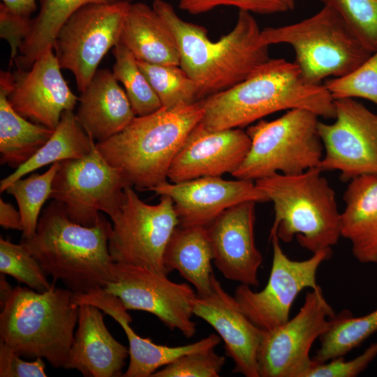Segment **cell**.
<instances>
[{
  "instance_id": "cell-1",
  "label": "cell",
  "mask_w": 377,
  "mask_h": 377,
  "mask_svg": "<svg viewBox=\"0 0 377 377\" xmlns=\"http://www.w3.org/2000/svg\"><path fill=\"white\" fill-rule=\"evenodd\" d=\"M151 7L172 32L179 66L199 85L201 100L244 81L270 59L250 12L239 10L234 28L212 41L204 27L182 20L167 1L154 0Z\"/></svg>"
},
{
  "instance_id": "cell-2",
  "label": "cell",
  "mask_w": 377,
  "mask_h": 377,
  "mask_svg": "<svg viewBox=\"0 0 377 377\" xmlns=\"http://www.w3.org/2000/svg\"><path fill=\"white\" fill-rule=\"evenodd\" d=\"M200 123L211 131L242 128L272 113L305 109L334 119V100L324 84H311L293 62L269 59L244 81L199 101Z\"/></svg>"
},
{
  "instance_id": "cell-3",
  "label": "cell",
  "mask_w": 377,
  "mask_h": 377,
  "mask_svg": "<svg viewBox=\"0 0 377 377\" xmlns=\"http://www.w3.org/2000/svg\"><path fill=\"white\" fill-rule=\"evenodd\" d=\"M112 224L101 214L96 225L72 221L62 203L53 200L42 212L35 235L21 244L54 282L75 293L104 288L115 280L108 249Z\"/></svg>"
},
{
  "instance_id": "cell-4",
  "label": "cell",
  "mask_w": 377,
  "mask_h": 377,
  "mask_svg": "<svg viewBox=\"0 0 377 377\" xmlns=\"http://www.w3.org/2000/svg\"><path fill=\"white\" fill-rule=\"evenodd\" d=\"M0 281L1 341L20 355L45 358L53 367L64 368L78 321L75 293L54 285L44 293L12 288L3 274Z\"/></svg>"
},
{
  "instance_id": "cell-5",
  "label": "cell",
  "mask_w": 377,
  "mask_h": 377,
  "mask_svg": "<svg viewBox=\"0 0 377 377\" xmlns=\"http://www.w3.org/2000/svg\"><path fill=\"white\" fill-rule=\"evenodd\" d=\"M202 117L199 102L172 109L162 107L135 116L122 131L96 145L131 186L150 191L167 181L175 155Z\"/></svg>"
},
{
  "instance_id": "cell-6",
  "label": "cell",
  "mask_w": 377,
  "mask_h": 377,
  "mask_svg": "<svg viewBox=\"0 0 377 377\" xmlns=\"http://www.w3.org/2000/svg\"><path fill=\"white\" fill-rule=\"evenodd\" d=\"M318 168L297 175L276 173L255 181L273 203L269 236L290 242L294 237L312 253L332 249L341 236L336 194Z\"/></svg>"
},
{
  "instance_id": "cell-7",
  "label": "cell",
  "mask_w": 377,
  "mask_h": 377,
  "mask_svg": "<svg viewBox=\"0 0 377 377\" xmlns=\"http://www.w3.org/2000/svg\"><path fill=\"white\" fill-rule=\"evenodd\" d=\"M263 44L290 45L295 61L304 80L320 84L329 76H344L372 54L332 8L323 7L300 22L266 27L260 36Z\"/></svg>"
},
{
  "instance_id": "cell-8",
  "label": "cell",
  "mask_w": 377,
  "mask_h": 377,
  "mask_svg": "<svg viewBox=\"0 0 377 377\" xmlns=\"http://www.w3.org/2000/svg\"><path fill=\"white\" fill-rule=\"evenodd\" d=\"M318 117L305 109H292L274 120H260L248 127L251 147L232 175L255 182L276 173L297 175L317 168L324 154Z\"/></svg>"
},
{
  "instance_id": "cell-9",
  "label": "cell",
  "mask_w": 377,
  "mask_h": 377,
  "mask_svg": "<svg viewBox=\"0 0 377 377\" xmlns=\"http://www.w3.org/2000/svg\"><path fill=\"white\" fill-rule=\"evenodd\" d=\"M112 221L108 240L114 263L140 267L167 274L163 254L167 244L179 226L172 200L161 195L157 205L143 202L128 185L124 191Z\"/></svg>"
},
{
  "instance_id": "cell-10",
  "label": "cell",
  "mask_w": 377,
  "mask_h": 377,
  "mask_svg": "<svg viewBox=\"0 0 377 377\" xmlns=\"http://www.w3.org/2000/svg\"><path fill=\"white\" fill-rule=\"evenodd\" d=\"M128 185L95 144L85 156L60 162L50 198L63 204L72 221L91 227L99 220L101 212L110 216L117 210Z\"/></svg>"
},
{
  "instance_id": "cell-11",
  "label": "cell",
  "mask_w": 377,
  "mask_h": 377,
  "mask_svg": "<svg viewBox=\"0 0 377 377\" xmlns=\"http://www.w3.org/2000/svg\"><path fill=\"white\" fill-rule=\"evenodd\" d=\"M131 3L83 6L73 13L58 31L54 52L61 68L73 73L80 92L89 84L106 53L119 42Z\"/></svg>"
},
{
  "instance_id": "cell-12",
  "label": "cell",
  "mask_w": 377,
  "mask_h": 377,
  "mask_svg": "<svg viewBox=\"0 0 377 377\" xmlns=\"http://www.w3.org/2000/svg\"><path fill=\"white\" fill-rule=\"evenodd\" d=\"M335 316L319 286L308 291L293 318L265 331L257 356L260 377H304L316 364L310 357L312 345Z\"/></svg>"
},
{
  "instance_id": "cell-13",
  "label": "cell",
  "mask_w": 377,
  "mask_h": 377,
  "mask_svg": "<svg viewBox=\"0 0 377 377\" xmlns=\"http://www.w3.org/2000/svg\"><path fill=\"white\" fill-rule=\"evenodd\" d=\"M272 244V263L265 288L253 291L250 286L240 283L234 297L241 310L256 326L272 330L290 319L292 305L305 288L318 287L316 274L320 265L328 260L332 249L313 253L304 260H293L282 250L276 235L269 236Z\"/></svg>"
},
{
  "instance_id": "cell-14",
  "label": "cell",
  "mask_w": 377,
  "mask_h": 377,
  "mask_svg": "<svg viewBox=\"0 0 377 377\" xmlns=\"http://www.w3.org/2000/svg\"><path fill=\"white\" fill-rule=\"evenodd\" d=\"M334 105V122L318 123L324 154L317 168L339 171L346 182L377 177V114L355 98L336 99Z\"/></svg>"
},
{
  "instance_id": "cell-15",
  "label": "cell",
  "mask_w": 377,
  "mask_h": 377,
  "mask_svg": "<svg viewBox=\"0 0 377 377\" xmlns=\"http://www.w3.org/2000/svg\"><path fill=\"white\" fill-rule=\"evenodd\" d=\"M114 281L104 290L119 297L127 310L150 313L186 338L195 335L192 303L197 293L189 285L172 281L163 273L133 265L114 263Z\"/></svg>"
},
{
  "instance_id": "cell-16",
  "label": "cell",
  "mask_w": 377,
  "mask_h": 377,
  "mask_svg": "<svg viewBox=\"0 0 377 377\" xmlns=\"http://www.w3.org/2000/svg\"><path fill=\"white\" fill-rule=\"evenodd\" d=\"M53 47L45 50L29 69L13 74L8 96L13 108L26 119L54 130L65 110H73L79 98L68 86Z\"/></svg>"
},
{
  "instance_id": "cell-17",
  "label": "cell",
  "mask_w": 377,
  "mask_h": 377,
  "mask_svg": "<svg viewBox=\"0 0 377 377\" xmlns=\"http://www.w3.org/2000/svg\"><path fill=\"white\" fill-rule=\"evenodd\" d=\"M256 203L249 200L234 205L205 228L219 271L227 279L257 287L263 256L254 237Z\"/></svg>"
},
{
  "instance_id": "cell-18",
  "label": "cell",
  "mask_w": 377,
  "mask_h": 377,
  "mask_svg": "<svg viewBox=\"0 0 377 377\" xmlns=\"http://www.w3.org/2000/svg\"><path fill=\"white\" fill-rule=\"evenodd\" d=\"M150 191L169 196L179 226H207L228 207L244 201L263 202L267 196L255 182L202 177L180 182L165 181Z\"/></svg>"
},
{
  "instance_id": "cell-19",
  "label": "cell",
  "mask_w": 377,
  "mask_h": 377,
  "mask_svg": "<svg viewBox=\"0 0 377 377\" xmlns=\"http://www.w3.org/2000/svg\"><path fill=\"white\" fill-rule=\"evenodd\" d=\"M192 311L193 315L211 325L223 341L226 355L235 364L233 373L260 377L257 356L265 331L248 318L214 274L209 293L196 295Z\"/></svg>"
},
{
  "instance_id": "cell-20",
  "label": "cell",
  "mask_w": 377,
  "mask_h": 377,
  "mask_svg": "<svg viewBox=\"0 0 377 377\" xmlns=\"http://www.w3.org/2000/svg\"><path fill=\"white\" fill-rule=\"evenodd\" d=\"M251 147L246 131L239 128L211 131L200 121L191 130L168 171L171 182L202 177L231 175L239 168Z\"/></svg>"
},
{
  "instance_id": "cell-21",
  "label": "cell",
  "mask_w": 377,
  "mask_h": 377,
  "mask_svg": "<svg viewBox=\"0 0 377 377\" xmlns=\"http://www.w3.org/2000/svg\"><path fill=\"white\" fill-rule=\"evenodd\" d=\"M90 304L79 305L77 329L64 367L85 377L122 376L128 348L117 341L104 323V313Z\"/></svg>"
},
{
  "instance_id": "cell-22",
  "label": "cell",
  "mask_w": 377,
  "mask_h": 377,
  "mask_svg": "<svg viewBox=\"0 0 377 377\" xmlns=\"http://www.w3.org/2000/svg\"><path fill=\"white\" fill-rule=\"evenodd\" d=\"M80 93L75 118L97 142L122 131L135 117L124 89L108 69L98 70Z\"/></svg>"
},
{
  "instance_id": "cell-23",
  "label": "cell",
  "mask_w": 377,
  "mask_h": 377,
  "mask_svg": "<svg viewBox=\"0 0 377 377\" xmlns=\"http://www.w3.org/2000/svg\"><path fill=\"white\" fill-rule=\"evenodd\" d=\"M343 200L341 237L350 242L359 263L377 264V177L363 175L350 180Z\"/></svg>"
},
{
  "instance_id": "cell-24",
  "label": "cell",
  "mask_w": 377,
  "mask_h": 377,
  "mask_svg": "<svg viewBox=\"0 0 377 377\" xmlns=\"http://www.w3.org/2000/svg\"><path fill=\"white\" fill-rule=\"evenodd\" d=\"M101 309L121 325L127 337L130 360L128 369L122 376L124 377H151L160 367L172 363L180 357L191 353L215 348L221 342L219 335L211 334L187 345H158L149 338L140 337L134 332L130 326L132 318L119 299H106Z\"/></svg>"
},
{
  "instance_id": "cell-25",
  "label": "cell",
  "mask_w": 377,
  "mask_h": 377,
  "mask_svg": "<svg viewBox=\"0 0 377 377\" xmlns=\"http://www.w3.org/2000/svg\"><path fill=\"white\" fill-rule=\"evenodd\" d=\"M119 41L137 60L180 66L176 39L162 18L147 4L131 3L124 20Z\"/></svg>"
},
{
  "instance_id": "cell-26",
  "label": "cell",
  "mask_w": 377,
  "mask_h": 377,
  "mask_svg": "<svg viewBox=\"0 0 377 377\" xmlns=\"http://www.w3.org/2000/svg\"><path fill=\"white\" fill-rule=\"evenodd\" d=\"M10 71L0 73V153L1 163L12 168L31 158L53 133V130L31 122L11 105L8 96L13 89Z\"/></svg>"
},
{
  "instance_id": "cell-27",
  "label": "cell",
  "mask_w": 377,
  "mask_h": 377,
  "mask_svg": "<svg viewBox=\"0 0 377 377\" xmlns=\"http://www.w3.org/2000/svg\"><path fill=\"white\" fill-rule=\"evenodd\" d=\"M213 253L205 226H177L163 254V265L168 274L174 270L189 281L198 295L209 293L214 274Z\"/></svg>"
},
{
  "instance_id": "cell-28",
  "label": "cell",
  "mask_w": 377,
  "mask_h": 377,
  "mask_svg": "<svg viewBox=\"0 0 377 377\" xmlns=\"http://www.w3.org/2000/svg\"><path fill=\"white\" fill-rule=\"evenodd\" d=\"M95 141L84 131L73 110H65L52 136L27 162L1 180L0 191L28 173L50 163L80 158L90 153Z\"/></svg>"
},
{
  "instance_id": "cell-29",
  "label": "cell",
  "mask_w": 377,
  "mask_h": 377,
  "mask_svg": "<svg viewBox=\"0 0 377 377\" xmlns=\"http://www.w3.org/2000/svg\"><path fill=\"white\" fill-rule=\"evenodd\" d=\"M134 0H38L40 9L32 20L29 36L15 59L17 68L27 70L47 49L53 47L56 36L68 18L89 4L133 3Z\"/></svg>"
},
{
  "instance_id": "cell-30",
  "label": "cell",
  "mask_w": 377,
  "mask_h": 377,
  "mask_svg": "<svg viewBox=\"0 0 377 377\" xmlns=\"http://www.w3.org/2000/svg\"><path fill=\"white\" fill-rule=\"evenodd\" d=\"M376 332L377 309L357 318L343 311L332 319L330 326L319 338L320 347L313 360L323 363L344 356Z\"/></svg>"
},
{
  "instance_id": "cell-31",
  "label": "cell",
  "mask_w": 377,
  "mask_h": 377,
  "mask_svg": "<svg viewBox=\"0 0 377 377\" xmlns=\"http://www.w3.org/2000/svg\"><path fill=\"white\" fill-rule=\"evenodd\" d=\"M138 64L162 107L172 109L201 101L199 85L179 66L159 65L140 60Z\"/></svg>"
},
{
  "instance_id": "cell-32",
  "label": "cell",
  "mask_w": 377,
  "mask_h": 377,
  "mask_svg": "<svg viewBox=\"0 0 377 377\" xmlns=\"http://www.w3.org/2000/svg\"><path fill=\"white\" fill-rule=\"evenodd\" d=\"M114 63L112 74L121 82L135 116L153 113L161 108V101L141 71L138 60L120 41L113 47Z\"/></svg>"
},
{
  "instance_id": "cell-33",
  "label": "cell",
  "mask_w": 377,
  "mask_h": 377,
  "mask_svg": "<svg viewBox=\"0 0 377 377\" xmlns=\"http://www.w3.org/2000/svg\"><path fill=\"white\" fill-rule=\"evenodd\" d=\"M59 165L60 162L52 163L45 172L22 177L6 190L17 201L22 217L23 239L30 238L36 233L41 209L50 198L53 180Z\"/></svg>"
},
{
  "instance_id": "cell-34",
  "label": "cell",
  "mask_w": 377,
  "mask_h": 377,
  "mask_svg": "<svg viewBox=\"0 0 377 377\" xmlns=\"http://www.w3.org/2000/svg\"><path fill=\"white\" fill-rule=\"evenodd\" d=\"M0 272L13 276L30 288L44 293L54 285L50 283L37 260L22 244L0 239Z\"/></svg>"
},
{
  "instance_id": "cell-35",
  "label": "cell",
  "mask_w": 377,
  "mask_h": 377,
  "mask_svg": "<svg viewBox=\"0 0 377 377\" xmlns=\"http://www.w3.org/2000/svg\"><path fill=\"white\" fill-rule=\"evenodd\" d=\"M320 1L342 17L368 50H377V0Z\"/></svg>"
},
{
  "instance_id": "cell-36",
  "label": "cell",
  "mask_w": 377,
  "mask_h": 377,
  "mask_svg": "<svg viewBox=\"0 0 377 377\" xmlns=\"http://www.w3.org/2000/svg\"><path fill=\"white\" fill-rule=\"evenodd\" d=\"M324 85L334 100L361 98L377 106V50L348 74L330 79Z\"/></svg>"
},
{
  "instance_id": "cell-37",
  "label": "cell",
  "mask_w": 377,
  "mask_h": 377,
  "mask_svg": "<svg viewBox=\"0 0 377 377\" xmlns=\"http://www.w3.org/2000/svg\"><path fill=\"white\" fill-rule=\"evenodd\" d=\"M214 350L186 354L154 372L151 377H218L226 358Z\"/></svg>"
},
{
  "instance_id": "cell-38",
  "label": "cell",
  "mask_w": 377,
  "mask_h": 377,
  "mask_svg": "<svg viewBox=\"0 0 377 377\" xmlns=\"http://www.w3.org/2000/svg\"><path fill=\"white\" fill-rule=\"evenodd\" d=\"M179 8L191 15L209 12L221 6L260 15H271L288 10L282 0H176Z\"/></svg>"
},
{
  "instance_id": "cell-39",
  "label": "cell",
  "mask_w": 377,
  "mask_h": 377,
  "mask_svg": "<svg viewBox=\"0 0 377 377\" xmlns=\"http://www.w3.org/2000/svg\"><path fill=\"white\" fill-rule=\"evenodd\" d=\"M377 357V342L371 343L364 352L350 360L343 356L323 363L316 364L304 377H355L362 373Z\"/></svg>"
},
{
  "instance_id": "cell-40",
  "label": "cell",
  "mask_w": 377,
  "mask_h": 377,
  "mask_svg": "<svg viewBox=\"0 0 377 377\" xmlns=\"http://www.w3.org/2000/svg\"><path fill=\"white\" fill-rule=\"evenodd\" d=\"M31 24L30 17L19 15L3 3L0 4V36L10 47V66L15 61L22 43L29 36Z\"/></svg>"
},
{
  "instance_id": "cell-41",
  "label": "cell",
  "mask_w": 377,
  "mask_h": 377,
  "mask_svg": "<svg viewBox=\"0 0 377 377\" xmlns=\"http://www.w3.org/2000/svg\"><path fill=\"white\" fill-rule=\"evenodd\" d=\"M19 354L0 341L1 377H46L45 364L41 357L24 361Z\"/></svg>"
},
{
  "instance_id": "cell-42",
  "label": "cell",
  "mask_w": 377,
  "mask_h": 377,
  "mask_svg": "<svg viewBox=\"0 0 377 377\" xmlns=\"http://www.w3.org/2000/svg\"><path fill=\"white\" fill-rule=\"evenodd\" d=\"M0 225L5 229L22 230L20 211L2 198H0Z\"/></svg>"
},
{
  "instance_id": "cell-43",
  "label": "cell",
  "mask_w": 377,
  "mask_h": 377,
  "mask_svg": "<svg viewBox=\"0 0 377 377\" xmlns=\"http://www.w3.org/2000/svg\"><path fill=\"white\" fill-rule=\"evenodd\" d=\"M1 1V3L12 11L28 17H30V15L36 10L37 7L36 0Z\"/></svg>"
},
{
  "instance_id": "cell-44",
  "label": "cell",
  "mask_w": 377,
  "mask_h": 377,
  "mask_svg": "<svg viewBox=\"0 0 377 377\" xmlns=\"http://www.w3.org/2000/svg\"><path fill=\"white\" fill-rule=\"evenodd\" d=\"M286 5L288 6L289 10H292L295 8V0H282Z\"/></svg>"
}]
</instances>
